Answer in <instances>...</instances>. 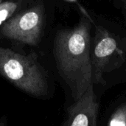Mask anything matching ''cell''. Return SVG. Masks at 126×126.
I'll return each mask as SVG.
<instances>
[{
    "label": "cell",
    "instance_id": "6",
    "mask_svg": "<svg viewBox=\"0 0 126 126\" xmlns=\"http://www.w3.org/2000/svg\"><path fill=\"white\" fill-rule=\"evenodd\" d=\"M19 4V0H7L0 3V26L15 14Z\"/></svg>",
    "mask_w": 126,
    "mask_h": 126
},
{
    "label": "cell",
    "instance_id": "4",
    "mask_svg": "<svg viewBox=\"0 0 126 126\" xmlns=\"http://www.w3.org/2000/svg\"><path fill=\"white\" fill-rule=\"evenodd\" d=\"M116 39L101 27H96L94 47L91 51L93 84L104 83L103 76L110 58L117 49Z\"/></svg>",
    "mask_w": 126,
    "mask_h": 126
},
{
    "label": "cell",
    "instance_id": "8",
    "mask_svg": "<svg viewBox=\"0 0 126 126\" xmlns=\"http://www.w3.org/2000/svg\"><path fill=\"white\" fill-rule=\"evenodd\" d=\"M123 4H124L125 7L126 8V0H123Z\"/></svg>",
    "mask_w": 126,
    "mask_h": 126
},
{
    "label": "cell",
    "instance_id": "9",
    "mask_svg": "<svg viewBox=\"0 0 126 126\" xmlns=\"http://www.w3.org/2000/svg\"><path fill=\"white\" fill-rule=\"evenodd\" d=\"M1 1H2V0H0V3H1Z\"/></svg>",
    "mask_w": 126,
    "mask_h": 126
},
{
    "label": "cell",
    "instance_id": "3",
    "mask_svg": "<svg viewBox=\"0 0 126 126\" xmlns=\"http://www.w3.org/2000/svg\"><path fill=\"white\" fill-rule=\"evenodd\" d=\"M44 22V9L38 4L14 14L2 24L0 32L8 39L35 46L41 39Z\"/></svg>",
    "mask_w": 126,
    "mask_h": 126
},
{
    "label": "cell",
    "instance_id": "2",
    "mask_svg": "<svg viewBox=\"0 0 126 126\" xmlns=\"http://www.w3.org/2000/svg\"><path fill=\"white\" fill-rule=\"evenodd\" d=\"M0 75L34 97L44 98L48 94L47 76L35 54L24 55L0 47Z\"/></svg>",
    "mask_w": 126,
    "mask_h": 126
},
{
    "label": "cell",
    "instance_id": "1",
    "mask_svg": "<svg viewBox=\"0 0 126 126\" xmlns=\"http://www.w3.org/2000/svg\"><path fill=\"white\" fill-rule=\"evenodd\" d=\"M90 29V21L83 17L75 27L58 30L53 42L58 72L75 101L93 84Z\"/></svg>",
    "mask_w": 126,
    "mask_h": 126
},
{
    "label": "cell",
    "instance_id": "5",
    "mask_svg": "<svg viewBox=\"0 0 126 126\" xmlns=\"http://www.w3.org/2000/svg\"><path fill=\"white\" fill-rule=\"evenodd\" d=\"M99 103L94 92V84L89 86L84 94L67 109V119L64 126H96Z\"/></svg>",
    "mask_w": 126,
    "mask_h": 126
},
{
    "label": "cell",
    "instance_id": "7",
    "mask_svg": "<svg viewBox=\"0 0 126 126\" xmlns=\"http://www.w3.org/2000/svg\"><path fill=\"white\" fill-rule=\"evenodd\" d=\"M108 126H126V104L122 105L112 114Z\"/></svg>",
    "mask_w": 126,
    "mask_h": 126
}]
</instances>
